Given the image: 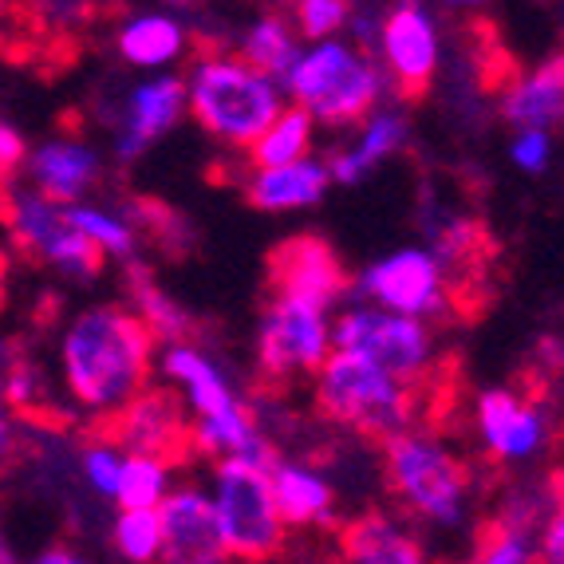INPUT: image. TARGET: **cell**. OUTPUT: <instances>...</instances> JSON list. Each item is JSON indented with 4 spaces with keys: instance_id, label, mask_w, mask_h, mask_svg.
Listing matches in <instances>:
<instances>
[{
    "instance_id": "6da1fadb",
    "label": "cell",
    "mask_w": 564,
    "mask_h": 564,
    "mask_svg": "<svg viewBox=\"0 0 564 564\" xmlns=\"http://www.w3.org/2000/svg\"><path fill=\"white\" fill-rule=\"evenodd\" d=\"M159 339L127 304L72 312L56 339V376L79 414L111 426L154 383Z\"/></svg>"
},
{
    "instance_id": "7a4b0ae2",
    "label": "cell",
    "mask_w": 564,
    "mask_h": 564,
    "mask_svg": "<svg viewBox=\"0 0 564 564\" xmlns=\"http://www.w3.org/2000/svg\"><path fill=\"white\" fill-rule=\"evenodd\" d=\"M186 104L198 131L221 151L245 154L289 107L281 84L249 67L234 47H206L186 67Z\"/></svg>"
},
{
    "instance_id": "3957f363",
    "label": "cell",
    "mask_w": 564,
    "mask_h": 564,
    "mask_svg": "<svg viewBox=\"0 0 564 564\" xmlns=\"http://www.w3.org/2000/svg\"><path fill=\"white\" fill-rule=\"evenodd\" d=\"M281 91L289 107L316 122V131H356L367 115L395 99L379 59L348 36L304 44Z\"/></svg>"
},
{
    "instance_id": "277c9868",
    "label": "cell",
    "mask_w": 564,
    "mask_h": 564,
    "mask_svg": "<svg viewBox=\"0 0 564 564\" xmlns=\"http://www.w3.org/2000/svg\"><path fill=\"white\" fill-rule=\"evenodd\" d=\"M383 478L399 506L431 529H466L474 513V478L443 434L411 426L383 443Z\"/></svg>"
},
{
    "instance_id": "5b68a950",
    "label": "cell",
    "mask_w": 564,
    "mask_h": 564,
    "mask_svg": "<svg viewBox=\"0 0 564 564\" xmlns=\"http://www.w3.org/2000/svg\"><path fill=\"white\" fill-rule=\"evenodd\" d=\"M312 399L328 423L376 438V443H391L395 434L419 426V414H423L419 387L403 383L356 351L336 348L312 376Z\"/></svg>"
},
{
    "instance_id": "8992f818",
    "label": "cell",
    "mask_w": 564,
    "mask_h": 564,
    "mask_svg": "<svg viewBox=\"0 0 564 564\" xmlns=\"http://www.w3.org/2000/svg\"><path fill=\"white\" fill-rule=\"evenodd\" d=\"M206 494L229 564H264L284 553L289 525L273 498V481L253 462H217L209 466Z\"/></svg>"
},
{
    "instance_id": "52a82bcc",
    "label": "cell",
    "mask_w": 564,
    "mask_h": 564,
    "mask_svg": "<svg viewBox=\"0 0 564 564\" xmlns=\"http://www.w3.org/2000/svg\"><path fill=\"white\" fill-rule=\"evenodd\" d=\"M348 301L423 324L446 321L454 308V269L426 245H399L351 276Z\"/></svg>"
},
{
    "instance_id": "ba28073f",
    "label": "cell",
    "mask_w": 564,
    "mask_h": 564,
    "mask_svg": "<svg viewBox=\"0 0 564 564\" xmlns=\"http://www.w3.org/2000/svg\"><path fill=\"white\" fill-rule=\"evenodd\" d=\"M332 348L356 351V356L371 359L376 367L419 387V391L438 367V332H434V324L395 316V312L371 308V304L359 301H348L332 316Z\"/></svg>"
},
{
    "instance_id": "9c48e42d",
    "label": "cell",
    "mask_w": 564,
    "mask_h": 564,
    "mask_svg": "<svg viewBox=\"0 0 564 564\" xmlns=\"http://www.w3.org/2000/svg\"><path fill=\"white\" fill-rule=\"evenodd\" d=\"M332 316L321 304L269 292L257 312L253 359L269 383H296L316 376L332 356Z\"/></svg>"
},
{
    "instance_id": "30bf717a",
    "label": "cell",
    "mask_w": 564,
    "mask_h": 564,
    "mask_svg": "<svg viewBox=\"0 0 564 564\" xmlns=\"http://www.w3.org/2000/svg\"><path fill=\"white\" fill-rule=\"evenodd\" d=\"M0 221H4L12 241L20 245V253L47 264L52 273L76 284H91L104 273L107 261L72 229L64 206L40 198L36 189L24 186L20 178L0 182Z\"/></svg>"
},
{
    "instance_id": "8fae6325",
    "label": "cell",
    "mask_w": 564,
    "mask_h": 564,
    "mask_svg": "<svg viewBox=\"0 0 564 564\" xmlns=\"http://www.w3.org/2000/svg\"><path fill=\"white\" fill-rule=\"evenodd\" d=\"M371 56L383 67L391 95H423L431 79L443 67V24L426 4H391L383 12V29H379L376 52Z\"/></svg>"
},
{
    "instance_id": "7c38bea8",
    "label": "cell",
    "mask_w": 564,
    "mask_h": 564,
    "mask_svg": "<svg viewBox=\"0 0 564 564\" xmlns=\"http://www.w3.org/2000/svg\"><path fill=\"white\" fill-rule=\"evenodd\" d=\"M189 119L186 79L178 72L170 76H142L119 95V104L107 111L111 127V154L115 162H139L154 142L166 139L174 127Z\"/></svg>"
},
{
    "instance_id": "4fadbf2b",
    "label": "cell",
    "mask_w": 564,
    "mask_h": 564,
    "mask_svg": "<svg viewBox=\"0 0 564 564\" xmlns=\"http://www.w3.org/2000/svg\"><path fill=\"white\" fill-rule=\"evenodd\" d=\"M154 376H162V387H170L182 399L189 423H217V419H229L249 406L226 364L209 356L198 339L162 344L159 359H154Z\"/></svg>"
},
{
    "instance_id": "5bb4252c",
    "label": "cell",
    "mask_w": 564,
    "mask_h": 564,
    "mask_svg": "<svg viewBox=\"0 0 564 564\" xmlns=\"http://www.w3.org/2000/svg\"><path fill=\"white\" fill-rule=\"evenodd\" d=\"M474 434L501 466H525L549 446V414L518 387H481L474 399Z\"/></svg>"
},
{
    "instance_id": "9a60e30c",
    "label": "cell",
    "mask_w": 564,
    "mask_h": 564,
    "mask_svg": "<svg viewBox=\"0 0 564 564\" xmlns=\"http://www.w3.org/2000/svg\"><path fill=\"white\" fill-rule=\"evenodd\" d=\"M104 174L107 154L91 139L59 131L32 147L29 162L20 170V182L36 189L40 198L56 202V206H79V202H91Z\"/></svg>"
},
{
    "instance_id": "2e32d148",
    "label": "cell",
    "mask_w": 564,
    "mask_h": 564,
    "mask_svg": "<svg viewBox=\"0 0 564 564\" xmlns=\"http://www.w3.org/2000/svg\"><path fill=\"white\" fill-rule=\"evenodd\" d=\"M269 292L339 312L351 296V276L324 237L296 234L276 245L269 257Z\"/></svg>"
},
{
    "instance_id": "e0dca14e",
    "label": "cell",
    "mask_w": 564,
    "mask_h": 564,
    "mask_svg": "<svg viewBox=\"0 0 564 564\" xmlns=\"http://www.w3.org/2000/svg\"><path fill=\"white\" fill-rule=\"evenodd\" d=\"M162 561L159 564H229L217 533L214 501L202 481H178L159 509Z\"/></svg>"
},
{
    "instance_id": "ac0fdd59",
    "label": "cell",
    "mask_w": 564,
    "mask_h": 564,
    "mask_svg": "<svg viewBox=\"0 0 564 564\" xmlns=\"http://www.w3.org/2000/svg\"><path fill=\"white\" fill-rule=\"evenodd\" d=\"M111 438L127 454H151L178 466L189 458V414L170 387H147L111 423Z\"/></svg>"
},
{
    "instance_id": "d6986e66",
    "label": "cell",
    "mask_w": 564,
    "mask_h": 564,
    "mask_svg": "<svg viewBox=\"0 0 564 564\" xmlns=\"http://www.w3.org/2000/svg\"><path fill=\"white\" fill-rule=\"evenodd\" d=\"M406 142H411V115H406V107L399 99H391V104L367 115L339 147H332L324 154L332 186H364L383 162H391L395 154L406 151Z\"/></svg>"
},
{
    "instance_id": "ffe728a7",
    "label": "cell",
    "mask_w": 564,
    "mask_h": 564,
    "mask_svg": "<svg viewBox=\"0 0 564 564\" xmlns=\"http://www.w3.org/2000/svg\"><path fill=\"white\" fill-rule=\"evenodd\" d=\"M189 24L170 9H139L115 24V56L139 76H170L189 56Z\"/></svg>"
},
{
    "instance_id": "44dd1931",
    "label": "cell",
    "mask_w": 564,
    "mask_h": 564,
    "mask_svg": "<svg viewBox=\"0 0 564 564\" xmlns=\"http://www.w3.org/2000/svg\"><path fill=\"white\" fill-rule=\"evenodd\" d=\"M269 481H273V498L281 518L289 529H328L339 518V494L324 470H316L304 458H284L269 466Z\"/></svg>"
},
{
    "instance_id": "7402d4cb",
    "label": "cell",
    "mask_w": 564,
    "mask_h": 564,
    "mask_svg": "<svg viewBox=\"0 0 564 564\" xmlns=\"http://www.w3.org/2000/svg\"><path fill=\"white\" fill-rule=\"evenodd\" d=\"M245 202L261 214H301L328 198L332 178L321 154L273 170H245Z\"/></svg>"
},
{
    "instance_id": "603a6c76",
    "label": "cell",
    "mask_w": 564,
    "mask_h": 564,
    "mask_svg": "<svg viewBox=\"0 0 564 564\" xmlns=\"http://www.w3.org/2000/svg\"><path fill=\"white\" fill-rule=\"evenodd\" d=\"M339 564H434V556L395 513L371 509L339 529Z\"/></svg>"
},
{
    "instance_id": "cb8c5ba5",
    "label": "cell",
    "mask_w": 564,
    "mask_h": 564,
    "mask_svg": "<svg viewBox=\"0 0 564 564\" xmlns=\"http://www.w3.org/2000/svg\"><path fill=\"white\" fill-rule=\"evenodd\" d=\"M501 119L513 131L536 127L556 134V127H564V56L545 59L513 79L501 91Z\"/></svg>"
},
{
    "instance_id": "d4e9b609",
    "label": "cell",
    "mask_w": 564,
    "mask_h": 564,
    "mask_svg": "<svg viewBox=\"0 0 564 564\" xmlns=\"http://www.w3.org/2000/svg\"><path fill=\"white\" fill-rule=\"evenodd\" d=\"M301 47H304V40L292 29L289 12H257L241 29L234 52L249 67H257L261 76L281 84L292 72V64H296V56H301Z\"/></svg>"
},
{
    "instance_id": "484cf974",
    "label": "cell",
    "mask_w": 564,
    "mask_h": 564,
    "mask_svg": "<svg viewBox=\"0 0 564 564\" xmlns=\"http://www.w3.org/2000/svg\"><path fill=\"white\" fill-rule=\"evenodd\" d=\"M127 292H131L127 308L151 328V336L159 339V348L162 344H186V339H194V316H189V308L182 301H174L142 264H134L131 273H127Z\"/></svg>"
},
{
    "instance_id": "4316f807",
    "label": "cell",
    "mask_w": 564,
    "mask_h": 564,
    "mask_svg": "<svg viewBox=\"0 0 564 564\" xmlns=\"http://www.w3.org/2000/svg\"><path fill=\"white\" fill-rule=\"evenodd\" d=\"M64 214L72 221V229L104 261H134V253H139V226H134L131 209L122 214V209L91 198V202H79V206H64Z\"/></svg>"
},
{
    "instance_id": "83f0119b",
    "label": "cell",
    "mask_w": 564,
    "mask_h": 564,
    "mask_svg": "<svg viewBox=\"0 0 564 564\" xmlns=\"http://www.w3.org/2000/svg\"><path fill=\"white\" fill-rule=\"evenodd\" d=\"M316 122L308 119L296 107H284L269 131L245 151V170H273V166H289V162H301L316 154Z\"/></svg>"
},
{
    "instance_id": "f1b7e54d",
    "label": "cell",
    "mask_w": 564,
    "mask_h": 564,
    "mask_svg": "<svg viewBox=\"0 0 564 564\" xmlns=\"http://www.w3.org/2000/svg\"><path fill=\"white\" fill-rule=\"evenodd\" d=\"M174 486H178L174 481V462L151 458V454H127L115 509H159Z\"/></svg>"
},
{
    "instance_id": "f546056e",
    "label": "cell",
    "mask_w": 564,
    "mask_h": 564,
    "mask_svg": "<svg viewBox=\"0 0 564 564\" xmlns=\"http://www.w3.org/2000/svg\"><path fill=\"white\" fill-rule=\"evenodd\" d=\"M111 549L122 564H159L162 561V529L154 509H115Z\"/></svg>"
},
{
    "instance_id": "4dcf8cb0",
    "label": "cell",
    "mask_w": 564,
    "mask_h": 564,
    "mask_svg": "<svg viewBox=\"0 0 564 564\" xmlns=\"http://www.w3.org/2000/svg\"><path fill=\"white\" fill-rule=\"evenodd\" d=\"M122 462H127V451L115 443L111 434H107V438H87L84 451H79V478H84V486L91 489V498L115 506Z\"/></svg>"
},
{
    "instance_id": "1f68e13d",
    "label": "cell",
    "mask_w": 564,
    "mask_h": 564,
    "mask_svg": "<svg viewBox=\"0 0 564 564\" xmlns=\"http://www.w3.org/2000/svg\"><path fill=\"white\" fill-rule=\"evenodd\" d=\"M289 20L304 44H321L348 32L351 0H296L289 9Z\"/></svg>"
},
{
    "instance_id": "d6a6232c",
    "label": "cell",
    "mask_w": 564,
    "mask_h": 564,
    "mask_svg": "<svg viewBox=\"0 0 564 564\" xmlns=\"http://www.w3.org/2000/svg\"><path fill=\"white\" fill-rule=\"evenodd\" d=\"M470 564H536V533L509 521H494L474 549Z\"/></svg>"
},
{
    "instance_id": "836d02e7",
    "label": "cell",
    "mask_w": 564,
    "mask_h": 564,
    "mask_svg": "<svg viewBox=\"0 0 564 564\" xmlns=\"http://www.w3.org/2000/svg\"><path fill=\"white\" fill-rule=\"evenodd\" d=\"M4 395L17 419H32V414L47 411V376L44 367H32L29 359H17V364L4 371Z\"/></svg>"
},
{
    "instance_id": "e575fe53",
    "label": "cell",
    "mask_w": 564,
    "mask_h": 564,
    "mask_svg": "<svg viewBox=\"0 0 564 564\" xmlns=\"http://www.w3.org/2000/svg\"><path fill=\"white\" fill-rule=\"evenodd\" d=\"M509 162L536 178V174H545L556 159V134L553 131H536V127H521V131L509 134V147H506Z\"/></svg>"
},
{
    "instance_id": "d590c367",
    "label": "cell",
    "mask_w": 564,
    "mask_h": 564,
    "mask_svg": "<svg viewBox=\"0 0 564 564\" xmlns=\"http://www.w3.org/2000/svg\"><path fill=\"white\" fill-rule=\"evenodd\" d=\"M536 564H564V486L545 509V521L536 529Z\"/></svg>"
},
{
    "instance_id": "8d00e7d4",
    "label": "cell",
    "mask_w": 564,
    "mask_h": 564,
    "mask_svg": "<svg viewBox=\"0 0 564 564\" xmlns=\"http://www.w3.org/2000/svg\"><path fill=\"white\" fill-rule=\"evenodd\" d=\"M29 139L12 127V122L0 119V182H12L20 178V170H24V162H29Z\"/></svg>"
},
{
    "instance_id": "74e56055",
    "label": "cell",
    "mask_w": 564,
    "mask_h": 564,
    "mask_svg": "<svg viewBox=\"0 0 564 564\" xmlns=\"http://www.w3.org/2000/svg\"><path fill=\"white\" fill-rule=\"evenodd\" d=\"M383 12L387 9H379V4H351V20L344 36L356 47H364V52H376L379 29H383Z\"/></svg>"
},
{
    "instance_id": "f35d334b",
    "label": "cell",
    "mask_w": 564,
    "mask_h": 564,
    "mask_svg": "<svg viewBox=\"0 0 564 564\" xmlns=\"http://www.w3.org/2000/svg\"><path fill=\"white\" fill-rule=\"evenodd\" d=\"M20 454V419L12 414L9 395H4V376H0V470L12 466Z\"/></svg>"
},
{
    "instance_id": "ab89813d",
    "label": "cell",
    "mask_w": 564,
    "mask_h": 564,
    "mask_svg": "<svg viewBox=\"0 0 564 564\" xmlns=\"http://www.w3.org/2000/svg\"><path fill=\"white\" fill-rule=\"evenodd\" d=\"M24 564H91V556L79 553L76 545H47L40 553L24 556Z\"/></svg>"
},
{
    "instance_id": "60d3db41",
    "label": "cell",
    "mask_w": 564,
    "mask_h": 564,
    "mask_svg": "<svg viewBox=\"0 0 564 564\" xmlns=\"http://www.w3.org/2000/svg\"><path fill=\"white\" fill-rule=\"evenodd\" d=\"M0 564H24V556H17V549L9 545V536L0 533Z\"/></svg>"
}]
</instances>
